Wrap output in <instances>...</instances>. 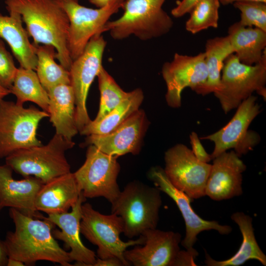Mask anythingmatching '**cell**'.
<instances>
[{
  "label": "cell",
  "instance_id": "cell-1",
  "mask_svg": "<svg viewBox=\"0 0 266 266\" xmlns=\"http://www.w3.org/2000/svg\"><path fill=\"white\" fill-rule=\"evenodd\" d=\"M9 214L15 225L14 231L8 232L3 241L9 258L19 260L26 266L39 261L72 266L68 252L53 235L55 225L52 223L29 217L13 208H10Z\"/></svg>",
  "mask_w": 266,
  "mask_h": 266
},
{
  "label": "cell",
  "instance_id": "cell-2",
  "mask_svg": "<svg viewBox=\"0 0 266 266\" xmlns=\"http://www.w3.org/2000/svg\"><path fill=\"white\" fill-rule=\"evenodd\" d=\"M8 12L19 13L33 44L54 47L56 59L69 70L72 60L67 44L69 22L66 13L54 0H5Z\"/></svg>",
  "mask_w": 266,
  "mask_h": 266
},
{
  "label": "cell",
  "instance_id": "cell-3",
  "mask_svg": "<svg viewBox=\"0 0 266 266\" xmlns=\"http://www.w3.org/2000/svg\"><path fill=\"white\" fill-rule=\"evenodd\" d=\"M166 0H125L123 14L107 21L101 33L109 32L111 37L121 40L134 35L142 40L160 37L167 33L173 21L163 9Z\"/></svg>",
  "mask_w": 266,
  "mask_h": 266
},
{
  "label": "cell",
  "instance_id": "cell-4",
  "mask_svg": "<svg viewBox=\"0 0 266 266\" xmlns=\"http://www.w3.org/2000/svg\"><path fill=\"white\" fill-rule=\"evenodd\" d=\"M161 191L141 182L129 183L111 204V213L124 223L123 233L129 239L157 228L162 204Z\"/></svg>",
  "mask_w": 266,
  "mask_h": 266
},
{
  "label": "cell",
  "instance_id": "cell-5",
  "mask_svg": "<svg viewBox=\"0 0 266 266\" xmlns=\"http://www.w3.org/2000/svg\"><path fill=\"white\" fill-rule=\"evenodd\" d=\"M75 145L55 133L48 143L18 150L5 158V164L24 177L33 176L43 183L70 172L66 152Z\"/></svg>",
  "mask_w": 266,
  "mask_h": 266
},
{
  "label": "cell",
  "instance_id": "cell-6",
  "mask_svg": "<svg viewBox=\"0 0 266 266\" xmlns=\"http://www.w3.org/2000/svg\"><path fill=\"white\" fill-rule=\"evenodd\" d=\"M222 88L214 94L225 113L237 108L256 92L266 97V53L253 65L241 63L233 54L224 62L221 74Z\"/></svg>",
  "mask_w": 266,
  "mask_h": 266
},
{
  "label": "cell",
  "instance_id": "cell-7",
  "mask_svg": "<svg viewBox=\"0 0 266 266\" xmlns=\"http://www.w3.org/2000/svg\"><path fill=\"white\" fill-rule=\"evenodd\" d=\"M49 114L32 106L0 100V159L23 149L42 145L36 136L39 122Z\"/></svg>",
  "mask_w": 266,
  "mask_h": 266
},
{
  "label": "cell",
  "instance_id": "cell-8",
  "mask_svg": "<svg viewBox=\"0 0 266 266\" xmlns=\"http://www.w3.org/2000/svg\"><path fill=\"white\" fill-rule=\"evenodd\" d=\"M80 233L98 247L97 257L100 259L117 258L125 266H130L124 257L125 251L130 247L142 245L144 239L140 235L135 240L124 241L120 234L123 233L122 218L115 214L104 215L95 210L89 203L82 204Z\"/></svg>",
  "mask_w": 266,
  "mask_h": 266
},
{
  "label": "cell",
  "instance_id": "cell-9",
  "mask_svg": "<svg viewBox=\"0 0 266 266\" xmlns=\"http://www.w3.org/2000/svg\"><path fill=\"white\" fill-rule=\"evenodd\" d=\"M144 243L124 252L126 260L134 266H195L197 251L181 250V235L172 231L150 229L142 235Z\"/></svg>",
  "mask_w": 266,
  "mask_h": 266
},
{
  "label": "cell",
  "instance_id": "cell-10",
  "mask_svg": "<svg viewBox=\"0 0 266 266\" xmlns=\"http://www.w3.org/2000/svg\"><path fill=\"white\" fill-rule=\"evenodd\" d=\"M66 12L69 26L67 44L72 61L83 52L90 39L101 35L109 18L123 8L125 0H117L106 6L93 9L79 4L78 0H54Z\"/></svg>",
  "mask_w": 266,
  "mask_h": 266
},
{
  "label": "cell",
  "instance_id": "cell-11",
  "mask_svg": "<svg viewBox=\"0 0 266 266\" xmlns=\"http://www.w3.org/2000/svg\"><path fill=\"white\" fill-rule=\"evenodd\" d=\"M117 157L90 145L82 166L74 176L86 198L103 197L112 203L121 191L117 183L120 166Z\"/></svg>",
  "mask_w": 266,
  "mask_h": 266
},
{
  "label": "cell",
  "instance_id": "cell-12",
  "mask_svg": "<svg viewBox=\"0 0 266 266\" xmlns=\"http://www.w3.org/2000/svg\"><path fill=\"white\" fill-rule=\"evenodd\" d=\"M257 98L251 96L236 108V112L230 122L217 132L200 137L214 143L210 155L212 160L230 149L240 157L251 150L260 141L259 135L248 130L253 120L261 112V105Z\"/></svg>",
  "mask_w": 266,
  "mask_h": 266
},
{
  "label": "cell",
  "instance_id": "cell-13",
  "mask_svg": "<svg viewBox=\"0 0 266 266\" xmlns=\"http://www.w3.org/2000/svg\"><path fill=\"white\" fill-rule=\"evenodd\" d=\"M106 41L103 36L95 35L87 43L83 53L72 61L69 69L70 85L75 100V120L80 133L92 120L86 107L90 86L103 66L102 60Z\"/></svg>",
  "mask_w": 266,
  "mask_h": 266
},
{
  "label": "cell",
  "instance_id": "cell-14",
  "mask_svg": "<svg viewBox=\"0 0 266 266\" xmlns=\"http://www.w3.org/2000/svg\"><path fill=\"white\" fill-rule=\"evenodd\" d=\"M164 172L171 183L192 199L205 195L211 165L199 161L183 144L168 149L165 154Z\"/></svg>",
  "mask_w": 266,
  "mask_h": 266
},
{
  "label": "cell",
  "instance_id": "cell-15",
  "mask_svg": "<svg viewBox=\"0 0 266 266\" xmlns=\"http://www.w3.org/2000/svg\"><path fill=\"white\" fill-rule=\"evenodd\" d=\"M162 74L166 85L167 104L171 107H179L181 105V94L185 88H190L198 94L205 84L207 71L204 53L195 56L176 53L172 61L164 64Z\"/></svg>",
  "mask_w": 266,
  "mask_h": 266
},
{
  "label": "cell",
  "instance_id": "cell-16",
  "mask_svg": "<svg viewBox=\"0 0 266 266\" xmlns=\"http://www.w3.org/2000/svg\"><path fill=\"white\" fill-rule=\"evenodd\" d=\"M149 177L156 187L172 199L179 209L186 227L185 236L180 243L186 250L196 251L193 246L197 240V235L202 231L214 230L221 234H228L232 231L230 226L221 225L216 221L205 220L199 216L190 204L193 199L175 188L162 168L153 167L149 172Z\"/></svg>",
  "mask_w": 266,
  "mask_h": 266
},
{
  "label": "cell",
  "instance_id": "cell-17",
  "mask_svg": "<svg viewBox=\"0 0 266 266\" xmlns=\"http://www.w3.org/2000/svg\"><path fill=\"white\" fill-rule=\"evenodd\" d=\"M148 122L143 110L138 109L115 130L102 135H89L84 144L93 145L108 155L118 157L139 153Z\"/></svg>",
  "mask_w": 266,
  "mask_h": 266
},
{
  "label": "cell",
  "instance_id": "cell-18",
  "mask_svg": "<svg viewBox=\"0 0 266 266\" xmlns=\"http://www.w3.org/2000/svg\"><path fill=\"white\" fill-rule=\"evenodd\" d=\"M205 187V195L220 201L242 194V173L246 166L234 150L215 158Z\"/></svg>",
  "mask_w": 266,
  "mask_h": 266
},
{
  "label": "cell",
  "instance_id": "cell-19",
  "mask_svg": "<svg viewBox=\"0 0 266 266\" xmlns=\"http://www.w3.org/2000/svg\"><path fill=\"white\" fill-rule=\"evenodd\" d=\"M86 200L81 193L70 212L48 214L47 217H42L60 229L54 230L53 235L56 239L63 241L66 247L70 249L69 256L71 262H76L74 266H93L97 258L94 251L84 245L80 236L81 206Z\"/></svg>",
  "mask_w": 266,
  "mask_h": 266
},
{
  "label": "cell",
  "instance_id": "cell-20",
  "mask_svg": "<svg viewBox=\"0 0 266 266\" xmlns=\"http://www.w3.org/2000/svg\"><path fill=\"white\" fill-rule=\"evenodd\" d=\"M13 170L6 164L0 165V203L2 208H13L22 213L34 218L42 219L34 206L37 193L43 183L30 176L15 180Z\"/></svg>",
  "mask_w": 266,
  "mask_h": 266
},
{
  "label": "cell",
  "instance_id": "cell-21",
  "mask_svg": "<svg viewBox=\"0 0 266 266\" xmlns=\"http://www.w3.org/2000/svg\"><path fill=\"white\" fill-rule=\"evenodd\" d=\"M81 193L74 173L70 172L43 184L35 198V208L47 215L66 212L76 203Z\"/></svg>",
  "mask_w": 266,
  "mask_h": 266
},
{
  "label": "cell",
  "instance_id": "cell-22",
  "mask_svg": "<svg viewBox=\"0 0 266 266\" xmlns=\"http://www.w3.org/2000/svg\"><path fill=\"white\" fill-rule=\"evenodd\" d=\"M49 101L48 113L56 133L69 140L78 133L75 120V100L70 84H61L47 91Z\"/></svg>",
  "mask_w": 266,
  "mask_h": 266
},
{
  "label": "cell",
  "instance_id": "cell-23",
  "mask_svg": "<svg viewBox=\"0 0 266 266\" xmlns=\"http://www.w3.org/2000/svg\"><path fill=\"white\" fill-rule=\"evenodd\" d=\"M8 12L9 16L0 13V38L8 44L21 67L35 70L36 47L30 41L28 33L23 26L21 16L14 11Z\"/></svg>",
  "mask_w": 266,
  "mask_h": 266
},
{
  "label": "cell",
  "instance_id": "cell-24",
  "mask_svg": "<svg viewBox=\"0 0 266 266\" xmlns=\"http://www.w3.org/2000/svg\"><path fill=\"white\" fill-rule=\"evenodd\" d=\"M227 36L233 54L242 64H256L266 53V32L260 29L237 22L229 27Z\"/></svg>",
  "mask_w": 266,
  "mask_h": 266
},
{
  "label": "cell",
  "instance_id": "cell-25",
  "mask_svg": "<svg viewBox=\"0 0 266 266\" xmlns=\"http://www.w3.org/2000/svg\"><path fill=\"white\" fill-rule=\"evenodd\" d=\"M231 219L238 226L242 236L241 244L236 253L229 259L216 261L207 253L204 261L208 266H238L250 260H256L266 266V256L255 238L252 218L242 212L233 213Z\"/></svg>",
  "mask_w": 266,
  "mask_h": 266
},
{
  "label": "cell",
  "instance_id": "cell-26",
  "mask_svg": "<svg viewBox=\"0 0 266 266\" xmlns=\"http://www.w3.org/2000/svg\"><path fill=\"white\" fill-rule=\"evenodd\" d=\"M205 62L207 71L205 84L198 94L206 95L221 90V72L227 58L233 54L228 36L208 39L205 45Z\"/></svg>",
  "mask_w": 266,
  "mask_h": 266
},
{
  "label": "cell",
  "instance_id": "cell-27",
  "mask_svg": "<svg viewBox=\"0 0 266 266\" xmlns=\"http://www.w3.org/2000/svg\"><path fill=\"white\" fill-rule=\"evenodd\" d=\"M141 89L129 92L128 96L106 116L99 122L91 121L79 133L82 135H102L112 132L137 111L143 100Z\"/></svg>",
  "mask_w": 266,
  "mask_h": 266
},
{
  "label": "cell",
  "instance_id": "cell-28",
  "mask_svg": "<svg viewBox=\"0 0 266 266\" xmlns=\"http://www.w3.org/2000/svg\"><path fill=\"white\" fill-rule=\"evenodd\" d=\"M11 94L16 98V103L23 105L33 102L48 113L49 99L36 73L32 69L18 68L11 88Z\"/></svg>",
  "mask_w": 266,
  "mask_h": 266
},
{
  "label": "cell",
  "instance_id": "cell-29",
  "mask_svg": "<svg viewBox=\"0 0 266 266\" xmlns=\"http://www.w3.org/2000/svg\"><path fill=\"white\" fill-rule=\"evenodd\" d=\"M35 47L37 57L36 73L46 91L59 85L70 84L69 70L55 61L56 50L54 47L45 44Z\"/></svg>",
  "mask_w": 266,
  "mask_h": 266
},
{
  "label": "cell",
  "instance_id": "cell-30",
  "mask_svg": "<svg viewBox=\"0 0 266 266\" xmlns=\"http://www.w3.org/2000/svg\"><path fill=\"white\" fill-rule=\"evenodd\" d=\"M100 92L98 112L93 120L99 122L118 105L128 95L116 82L114 78L102 67L98 76Z\"/></svg>",
  "mask_w": 266,
  "mask_h": 266
},
{
  "label": "cell",
  "instance_id": "cell-31",
  "mask_svg": "<svg viewBox=\"0 0 266 266\" xmlns=\"http://www.w3.org/2000/svg\"><path fill=\"white\" fill-rule=\"evenodd\" d=\"M220 5L219 0H201L189 12L186 30L196 34L209 28H217Z\"/></svg>",
  "mask_w": 266,
  "mask_h": 266
},
{
  "label": "cell",
  "instance_id": "cell-32",
  "mask_svg": "<svg viewBox=\"0 0 266 266\" xmlns=\"http://www.w3.org/2000/svg\"><path fill=\"white\" fill-rule=\"evenodd\" d=\"M233 4L240 12V19L238 21L240 24L266 32V2L239 1Z\"/></svg>",
  "mask_w": 266,
  "mask_h": 266
},
{
  "label": "cell",
  "instance_id": "cell-33",
  "mask_svg": "<svg viewBox=\"0 0 266 266\" xmlns=\"http://www.w3.org/2000/svg\"><path fill=\"white\" fill-rule=\"evenodd\" d=\"M17 69L11 54L6 49L3 40L0 38V84L10 89Z\"/></svg>",
  "mask_w": 266,
  "mask_h": 266
},
{
  "label": "cell",
  "instance_id": "cell-34",
  "mask_svg": "<svg viewBox=\"0 0 266 266\" xmlns=\"http://www.w3.org/2000/svg\"><path fill=\"white\" fill-rule=\"evenodd\" d=\"M190 142L192 146V151L195 157L200 161L208 163L212 159L203 148L197 133L192 132L190 135Z\"/></svg>",
  "mask_w": 266,
  "mask_h": 266
},
{
  "label": "cell",
  "instance_id": "cell-35",
  "mask_svg": "<svg viewBox=\"0 0 266 266\" xmlns=\"http://www.w3.org/2000/svg\"><path fill=\"white\" fill-rule=\"evenodd\" d=\"M201 0H181L176 1V6L171 11V15L180 18L189 13L193 8Z\"/></svg>",
  "mask_w": 266,
  "mask_h": 266
},
{
  "label": "cell",
  "instance_id": "cell-36",
  "mask_svg": "<svg viewBox=\"0 0 266 266\" xmlns=\"http://www.w3.org/2000/svg\"><path fill=\"white\" fill-rule=\"evenodd\" d=\"M93 266H125V265L117 258L100 259L97 257Z\"/></svg>",
  "mask_w": 266,
  "mask_h": 266
},
{
  "label": "cell",
  "instance_id": "cell-37",
  "mask_svg": "<svg viewBox=\"0 0 266 266\" xmlns=\"http://www.w3.org/2000/svg\"><path fill=\"white\" fill-rule=\"evenodd\" d=\"M8 255L3 241L0 239V266H6Z\"/></svg>",
  "mask_w": 266,
  "mask_h": 266
},
{
  "label": "cell",
  "instance_id": "cell-38",
  "mask_svg": "<svg viewBox=\"0 0 266 266\" xmlns=\"http://www.w3.org/2000/svg\"><path fill=\"white\" fill-rule=\"evenodd\" d=\"M92 4L95 5L98 8H101L106 6L110 3L117 0H88Z\"/></svg>",
  "mask_w": 266,
  "mask_h": 266
},
{
  "label": "cell",
  "instance_id": "cell-39",
  "mask_svg": "<svg viewBox=\"0 0 266 266\" xmlns=\"http://www.w3.org/2000/svg\"><path fill=\"white\" fill-rule=\"evenodd\" d=\"M26 266V265L23 262L16 259L8 258L6 266Z\"/></svg>",
  "mask_w": 266,
  "mask_h": 266
},
{
  "label": "cell",
  "instance_id": "cell-40",
  "mask_svg": "<svg viewBox=\"0 0 266 266\" xmlns=\"http://www.w3.org/2000/svg\"><path fill=\"white\" fill-rule=\"evenodd\" d=\"M220 4L223 5H227L233 3L236 1H258L263 2H266V0H219Z\"/></svg>",
  "mask_w": 266,
  "mask_h": 266
},
{
  "label": "cell",
  "instance_id": "cell-41",
  "mask_svg": "<svg viewBox=\"0 0 266 266\" xmlns=\"http://www.w3.org/2000/svg\"><path fill=\"white\" fill-rule=\"evenodd\" d=\"M9 94H11L10 90L3 87L0 84V100Z\"/></svg>",
  "mask_w": 266,
  "mask_h": 266
},
{
  "label": "cell",
  "instance_id": "cell-42",
  "mask_svg": "<svg viewBox=\"0 0 266 266\" xmlns=\"http://www.w3.org/2000/svg\"><path fill=\"white\" fill-rule=\"evenodd\" d=\"M2 209V207L1 206L0 203V211Z\"/></svg>",
  "mask_w": 266,
  "mask_h": 266
}]
</instances>
